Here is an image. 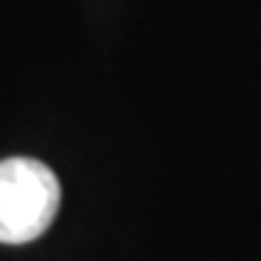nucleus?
<instances>
[{
    "mask_svg": "<svg viewBox=\"0 0 261 261\" xmlns=\"http://www.w3.org/2000/svg\"><path fill=\"white\" fill-rule=\"evenodd\" d=\"M61 206L53 168L32 157L0 160V244H29L47 232Z\"/></svg>",
    "mask_w": 261,
    "mask_h": 261,
    "instance_id": "1",
    "label": "nucleus"
}]
</instances>
